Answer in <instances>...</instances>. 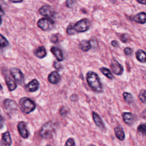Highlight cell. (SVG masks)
<instances>
[{"instance_id": "obj_39", "label": "cell", "mask_w": 146, "mask_h": 146, "mask_svg": "<svg viewBox=\"0 0 146 146\" xmlns=\"http://www.w3.org/2000/svg\"><path fill=\"white\" fill-rule=\"evenodd\" d=\"M4 14H5V12L2 9V7L0 6V15H3Z\"/></svg>"}, {"instance_id": "obj_8", "label": "cell", "mask_w": 146, "mask_h": 146, "mask_svg": "<svg viewBox=\"0 0 146 146\" xmlns=\"http://www.w3.org/2000/svg\"><path fill=\"white\" fill-rule=\"evenodd\" d=\"M5 75V79L6 81V83L10 91H13L17 88V84L15 82V80L11 78L10 74H8L7 72L4 73Z\"/></svg>"}, {"instance_id": "obj_40", "label": "cell", "mask_w": 146, "mask_h": 146, "mask_svg": "<svg viewBox=\"0 0 146 146\" xmlns=\"http://www.w3.org/2000/svg\"><path fill=\"white\" fill-rule=\"evenodd\" d=\"M70 98H74V99L71 100L72 101H76V98H77V96H76V95H72V96H71V97H70Z\"/></svg>"}, {"instance_id": "obj_7", "label": "cell", "mask_w": 146, "mask_h": 146, "mask_svg": "<svg viewBox=\"0 0 146 146\" xmlns=\"http://www.w3.org/2000/svg\"><path fill=\"white\" fill-rule=\"evenodd\" d=\"M110 67L112 72L117 75L122 74L124 70L123 66L115 59L112 60Z\"/></svg>"}, {"instance_id": "obj_41", "label": "cell", "mask_w": 146, "mask_h": 146, "mask_svg": "<svg viewBox=\"0 0 146 146\" xmlns=\"http://www.w3.org/2000/svg\"><path fill=\"white\" fill-rule=\"evenodd\" d=\"M11 2H13V3H18V2H22V1H11Z\"/></svg>"}, {"instance_id": "obj_30", "label": "cell", "mask_w": 146, "mask_h": 146, "mask_svg": "<svg viewBox=\"0 0 146 146\" xmlns=\"http://www.w3.org/2000/svg\"><path fill=\"white\" fill-rule=\"evenodd\" d=\"M64 146H75L74 139L72 138H69L66 142Z\"/></svg>"}, {"instance_id": "obj_35", "label": "cell", "mask_w": 146, "mask_h": 146, "mask_svg": "<svg viewBox=\"0 0 146 146\" xmlns=\"http://www.w3.org/2000/svg\"><path fill=\"white\" fill-rule=\"evenodd\" d=\"M58 36L56 35H52L51 38V40L52 42L55 43V42H56L58 41Z\"/></svg>"}, {"instance_id": "obj_13", "label": "cell", "mask_w": 146, "mask_h": 146, "mask_svg": "<svg viewBox=\"0 0 146 146\" xmlns=\"http://www.w3.org/2000/svg\"><path fill=\"white\" fill-rule=\"evenodd\" d=\"M92 113L93 120H94L95 124L96 125V126L98 127H99L102 130L104 129V124H103L100 117L95 112H92Z\"/></svg>"}, {"instance_id": "obj_29", "label": "cell", "mask_w": 146, "mask_h": 146, "mask_svg": "<svg viewBox=\"0 0 146 146\" xmlns=\"http://www.w3.org/2000/svg\"><path fill=\"white\" fill-rule=\"evenodd\" d=\"M67 33L68 35H73L75 34V32L73 29V25L72 24L71 25L70 24V25L68 26L67 28Z\"/></svg>"}, {"instance_id": "obj_5", "label": "cell", "mask_w": 146, "mask_h": 146, "mask_svg": "<svg viewBox=\"0 0 146 146\" xmlns=\"http://www.w3.org/2000/svg\"><path fill=\"white\" fill-rule=\"evenodd\" d=\"M38 26L44 31L51 30L55 25V22L53 19L49 18H43L38 21Z\"/></svg>"}, {"instance_id": "obj_18", "label": "cell", "mask_w": 146, "mask_h": 146, "mask_svg": "<svg viewBox=\"0 0 146 146\" xmlns=\"http://www.w3.org/2000/svg\"><path fill=\"white\" fill-rule=\"evenodd\" d=\"M114 132L116 137L120 140H123L125 138V134L123 129L120 126H117L114 129Z\"/></svg>"}, {"instance_id": "obj_1", "label": "cell", "mask_w": 146, "mask_h": 146, "mask_svg": "<svg viewBox=\"0 0 146 146\" xmlns=\"http://www.w3.org/2000/svg\"><path fill=\"white\" fill-rule=\"evenodd\" d=\"M86 80L89 86L95 92H101L103 91V87L100 79L95 72L88 71L87 74Z\"/></svg>"}, {"instance_id": "obj_4", "label": "cell", "mask_w": 146, "mask_h": 146, "mask_svg": "<svg viewBox=\"0 0 146 146\" xmlns=\"http://www.w3.org/2000/svg\"><path fill=\"white\" fill-rule=\"evenodd\" d=\"M90 29V22L87 18H83L78 21L74 26L73 29L75 33H83Z\"/></svg>"}, {"instance_id": "obj_14", "label": "cell", "mask_w": 146, "mask_h": 146, "mask_svg": "<svg viewBox=\"0 0 146 146\" xmlns=\"http://www.w3.org/2000/svg\"><path fill=\"white\" fill-rule=\"evenodd\" d=\"M135 22L140 24H144L146 23V13L145 12H140L135 15L133 18Z\"/></svg>"}, {"instance_id": "obj_28", "label": "cell", "mask_w": 146, "mask_h": 146, "mask_svg": "<svg viewBox=\"0 0 146 146\" xmlns=\"http://www.w3.org/2000/svg\"><path fill=\"white\" fill-rule=\"evenodd\" d=\"M68 112H69V108L66 106H63L59 111L60 115L63 117L66 116L68 113Z\"/></svg>"}, {"instance_id": "obj_12", "label": "cell", "mask_w": 146, "mask_h": 146, "mask_svg": "<svg viewBox=\"0 0 146 146\" xmlns=\"http://www.w3.org/2000/svg\"><path fill=\"white\" fill-rule=\"evenodd\" d=\"M48 80L52 84H56L60 80V76L57 71H54L49 74Z\"/></svg>"}, {"instance_id": "obj_36", "label": "cell", "mask_w": 146, "mask_h": 146, "mask_svg": "<svg viewBox=\"0 0 146 146\" xmlns=\"http://www.w3.org/2000/svg\"><path fill=\"white\" fill-rule=\"evenodd\" d=\"M3 127V119L1 115H0V129H2Z\"/></svg>"}, {"instance_id": "obj_6", "label": "cell", "mask_w": 146, "mask_h": 146, "mask_svg": "<svg viewBox=\"0 0 146 146\" xmlns=\"http://www.w3.org/2000/svg\"><path fill=\"white\" fill-rule=\"evenodd\" d=\"M10 74L18 84L22 85L24 82V75L21 71L17 68H12L10 70Z\"/></svg>"}, {"instance_id": "obj_11", "label": "cell", "mask_w": 146, "mask_h": 146, "mask_svg": "<svg viewBox=\"0 0 146 146\" xmlns=\"http://www.w3.org/2000/svg\"><path fill=\"white\" fill-rule=\"evenodd\" d=\"M11 139L9 132H6L2 134V140L0 142L1 146H10Z\"/></svg>"}, {"instance_id": "obj_17", "label": "cell", "mask_w": 146, "mask_h": 146, "mask_svg": "<svg viewBox=\"0 0 146 146\" xmlns=\"http://www.w3.org/2000/svg\"><path fill=\"white\" fill-rule=\"evenodd\" d=\"M39 83L37 80L33 79L27 85V88L30 92H35L39 88Z\"/></svg>"}, {"instance_id": "obj_32", "label": "cell", "mask_w": 146, "mask_h": 146, "mask_svg": "<svg viewBox=\"0 0 146 146\" xmlns=\"http://www.w3.org/2000/svg\"><path fill=\"white\" fill-rule=\"evenodd\" d=\"M66 6L67 7H69V8H71L74 6V4L75 3V1H71V0H68V1H67L66 2Z\"/></svg>"}, {"instance_id": "obj_45", "label": "cell", "mask_w": 146, "mask_h": 146, "mask_svg": "<svg viewBox=\"0 0 146 146\" xmlns=\"http://www.w3.org/2000/svg\"><path fill=\"white\" fill-rule=\"evenodd\" d=\"M47 146H51V145H47Z\"/></svg>"}, {"instance_id": "obj_22", "label": "cell", "mask_w": 146, "mask_h": 146, "mask_svg": "<svg viewBox=\"0 0 146 146\" xmlns=\"http://www.w3.org/2000/svg\"><path fill=\"white\" fill-rule=\"evenodd\" d=\"M4 106L5 107L9 109H15L17 108V104L15 102L10 99L5 100L4 102Z\"/></svg>"}, {"instance_id": "obj_24", "label": "cell", "mask_w": 146, "mask_h": 146, "mask_svg": "<svg viewBox=\"0 0 146 146\" xmlns=\"http://www.w3.org/2000/svg\"><path fill=\"white\" fill-rule=\"evenodd\" d=\"M123 96L124 98V100L128 104H131L133 102V98L132 96V95L129 93V92H124L123 94Z\"/></svg>"}, {"instance_id": "obj_26", "label": "cell", "mask_w": 146, "mask_h": 146, "mask_svg": "<svg viewBox=\"0 0 146 146\" xmlns=\"http://www.w3.org/2000/svg\"><path fill=\"white\" fill-rule=\"evenodd\" d=\"M137 131L143 135H146V123L140 124L137 127Z\"/></svg>"}, {"instance_id": "obj_10", "label": "cell", "mask_w": 146, "mask_h": 146, "mask_svg": "<svg viewBox=\"0 0 146 146\" xmlns=\"http://www.w3.org/2000/svg\"><path fill=\"white\" fill-rule=\"evenodd\" d=\"M18 129L21 136L23 138H27L29 136V132L26 128V125L25 122L21 121L18 125Z\"/></svg>"}, {"instance_id": "obj_16", "label": "cell", "mask_w": 146, "mask_h": 146, "mask_svg": "<svg viewBox=\"0 0 146 146\" xmlns=\"http://www.w3.org/2000/svg\"><path fill=\"white\" fill-rule=\"evenodd\" d=\"M51 52L54 54V55L56 57V59L58 61H62L63 59V55L62 51L60 49L56 47H52L51 48Z\"/></svg>"}, {"instance_id": "obj_33", "label": "cell", "mask_w": 146, "mask_h": 146, "mask_svg": "<svg viewBox=\"0 0 146 146\" xmlns=\"http://www.w3.org/2000/svg\"><path fill=\"white\" fill-rule=\"evenodd\" d=\"M124 52L127 55H129L132 52V50L129 47H126L124 49Z\"/></svg>"}, {"instance_id": "obj_15", "label": "cell", "mask_w": 146, "mask_h": 146, "mask_svg": "<svg viewBox=\"0 0 146 146\" xmlns=\"http://www.w3.org/2000/svg\"><path fill=\"white\" fill-rule=\"evenodd\" d=\"M123 121L128 125H131L134 121V116L130 112H124L122 114Z\"/></svg>"}, {"instance_id": "obj_38", "label": "cell", "mask_w": 146, "mask_h": 146, "mask_svg": "<svg viewBox=\"0 0 146 146\" xmlns=\"http://www.w3.org/2000/svg\"><path fill=\"white\" fill-rule=\"evenodd\" d=\"M137 2L139 3H141L146 5V0H137Z\"/></svg>"}, {"instance_id": "obj_42", "label": "cell", "mask_w": 146, "mask_h": 146, "mask_svg": "<svg viewBox=\"0 0 146 146\" xmlns=\"http://www.w3.org/2000/svg\"><path fill=\"white\" fill-rule=\"evenodd\" d=\"M1 23H2V18H1V17L0 16V25L1 24Z\"/></svg>"}, {"instance_id": "obj_27", "label": "cell", "mask_w": 146, "mask_h": 146, "mask_svg": "<svg viewBox=\"0 0 146 146\" xmlns=\"http://www.w3.org/2000/svg\"><path fill=\"white\" fill-rule=\"evenodd\" d=\"M139 98L143 103H146V90H141L139 94Z\"/></svg>"}, {"instance_id": "obj_23", "label": "cell", "mask_w": 146, "mask_h": 146, "mask_svg": "<svg viewBox=\"0 0 146 146\" xmlns=\"http://www.w3.org/2000/svg\"><path fill=\"white\" fill-rule=\"evenodd\" d=\"M100 71L108 79H112L113 78V76L112 74L111 73V71L108 68H107L106 67H102L100 68Z\"/></svg>"}, {"instance_id": "obj_2", "label": "cell", "mask_w": 146, "mask_h": 146, "mask_svg": "<svg viewBox=\"0 0 146 146\" xmlns=\"http://www.w3.org/2000/svg\"><path fill=\"white\" fill-rule=\"evenodd\" d=\"M19 107L21 111L25 113H29L35 108V103L29 98H22L19 103Z\"/></svg>"}, {"instance_id": "obj_37", "label": "cell", "mask_w": 146, "mask_h": 146, "mask_svg": "<svg viewBox=\"0 0 146 146\" xmlns=\"http://www.w3.org/2000/svg\"><path fill=\"white\" fill-rule=\"evenodd\" d=\"M111 44H112L113 47H117V46H119L118 42H117L116 40H112V41L111 42Z\"/></svg>"}, {"instance_id": "obj_3", "label": "cell", "mask_w": 146, "mask_h": 146, "mask_svg": "<svg viewBox=\"0 0 146 146\" xmlns=\"http://www.w3.org/2000/svg\"><path fill=\"white\" fill-rule=\"evenodd\" d=\"M55 131V125L52 121L45 123L41 128L40 135L45 139L50 138Z\"/></svg>"}, {"instance_id": "obj_34", "label": "cell", "mask_w": 146, "mask_h": 146, "mask_svg": "<svg viewBox=\"0 0 146 146\" xmlns=\"http://www.w3.org/2000/svg\"><path fill=\"white\" fill-rule=\"evenodd\" d=\"M54 67H55L56 69H57V70H58L62 69V66L61 65V64L59 63V62H54Z\"/></svg>"}, {"instance_id": "obj_25", "label": "cell", "mask_w": 146, "mask_h": 146, "mask_svg": "<svg viewBox=\"0 0 146 146\" xmlns=\"http://www.w3.org/2000/svg\"><path fill=\"white\" fill-rule=\"evenodd\" d=\"M9 45L7 40L1 34H0V48H3Z\"/></svg>"}, {"instance_id": "obj_44", "label": "cell", "mask_w": 146, "mask_h": 146, "mask_svg": "<svg viewBox=\"0 0 146 146\" xmlns=\"http://www.w3.org/2000/svg\"><path fill=\"white\" fill-rule=\"evenodd\" d=\"M88 146H95V145H92V144H90V145H88Z\"/></svg>"}, {"instance_id": "obj_20", "label": "cell", "mask_w": 146, "mask_h": 146, "mask_svg": "<svg viewBox=\"0 0 146 146\" xmlns=\"http://www.w3.org/2000/svg\"><path fill=\"white\" fill-rule=\"evenodd\" d=\"M80 49L83 51H88L91 48V44L88 40H83L79 43Z\"/></svg>"}, {"instance_id": "obj_19", "label": "cell", "mask_w": 146, "mask_h": 146, "mask_svg": "<svg viewBox=\"0 0 146 146\" xmlns=\"http://www.w3.org/2000/svg\"><path fill=\"white\" fill-rule=\"evenodd\" d=\"M136 58L141 63L146 62V52L143 50H139L136 52Z\"/></svg>"}, {"instance_id": "obj_31", "label": "cell", "mask_w": 146, "mask_h": 146, "mask_svg": "<svg viewBox=\"0 0 146 146\" xmlns=\"http://www.w3.org/2000/svg\"><path fill=\"white\" fill-rule=\"evenodd\" d=\"M128 39V36L126 34H123L120 36V40L123 43H127Z\"/></svg>"}, {"instance_id": "obj_9", "label": "cell", "mask_w": 146, "mask_h": 146, "mask_svg": "<svg viewBox=\"0 0 146 146\" xmlns=\"http://www.w3.org/2000/svg\"><path fill=\"white\" fill-rule=\"evenodd\" d=\"M39 13L41 15L48 17H51L54 15V11L52 8L48 5L43 6L39 9Z\"/></svg>"}, {"instance_id": "obj_43", "label": "cell", "mask_w": 146, "mask_h": 146, "mask_svg": "<svg viewBox=\"0 0 146 146\" xmlns=\"http://www.w3.org/2000/svg\"><path fill=\"white\" fill-rule=\"evenodd\" d=\"M2 90V87L1 84H0V90Z\"/></svg>"}, {"instance_id": "obj_21", "label": "cell", "mask_w": 146, "mask_h": 146, "mask_svg": "<svg viewBox=\"0 0 146 146\" xmlns=\"http://www.w3.org/2000/svg\"><path fill=\"white\" fill-rule=\"evenodd\" d=\"M35 55L39 58H43L46 55V51L43 46H40L35 50Z\"/></svg>"}]
</instances>
